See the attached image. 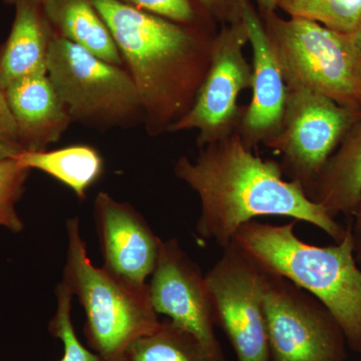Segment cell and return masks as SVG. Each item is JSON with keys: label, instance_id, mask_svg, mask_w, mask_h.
Instances as JSON below:
<instances>
[{"label": "cell", "instance_id": "6da1fadb", "mask_svg": "<svg viewBox=\"0 0 361 361\" xmlns=\"http://www.w3.org/2000/svg\"><path fill=\"white\" fill-rule=\"evenodd\" d=\"M199 148L193 161L180 157L174 173L198 195L196 229L202 238L224 248L242 226L262 216L310 223L337 243L345 236L346 230L310 200L299 183L283 179L280 164L255 155L237 130Z\"/></svg>", "mask_w": 361, "mask_h": 361}, {"label": "cell", "instance_id": "7a4b0ae2", "mask_svg": "<svg viewBox=\"0 0 361 361\" xmlns=\"http://www.w3.org/2000/svg\"><path fill=\"white\" fill-rule=\"evenodd\" d=\"M94 4L134 82L147 133L151 137L170 133L196 101L217 32L211 23H175L120 0H94Z\"/></svg>", "mask_w": 361, "mask_h": 361}, {"label": "cell", "instance_id": "3957f363", "mask_svg": "<svg viewBox=\"0 0 361 361\" xmlns=\"http://www.w3.org/2000/svg\"><path fill=\"white\" fill-rule=\"evenodd\" d=\"M295 223L274 226L250 221L232 242L263 269L320 301L341 327L348 348L361 353V269L350 227L337 245L320 247L299 238Z\"/></svg>", "mask_w": 361, "mask_h": 361}, {"label": "cell", "instance_id": "277c9868", "mask_svg": "<svg viewBox=\"0 0 361 361\" xmlns=\"http://www.w3.org/2000/svg\"><path fill=\"white\" fill-rule=\"evenodd\" d=\"M66 225L68 248L61 282L85 311L84 334L90 350L104 361H123L130 344L160 323L148 284L135 286L92 264L80 219L70 218Z\"/></svg>", "mask_w": 361, "mask_h": 361}, {"label": "cell", "instance_id": "5b68a950", "mask_svg": "<svg viewBox=\"0 0 361 361\" xmlns=\"http://www.w3.org/2000/svg\"><path fill=\"white\" fill-rule=\"evenodd\" d=\"M259 14L287 90H310L361 113V47L353 33Z\"/></svg>", "mask_w": 361, "mask_h": 361}, {"label": "cell", "instance_id": "8992f818", "mask_svg": "<svg viewBox=\"0 0 361 361\" xmlns=\"http://www.w3.org/2000/svg\"><path fill=\"white\" fill-rule=\"evenodd\" d=\"M47 73L73 122L99 130L129 129L144 123L139 94L128 71L56 33Z\"/></svg>", "mask_w": 361, "mask_h": 361}, {"label": "cell", "instance_id": "52a82bcc", "mask_svg": "<svg viewBox=\"0 0 361 361\" xmlns=\"http://www.w3.org/2000/svg\"><path fill=\"white\" fill-rule=\"evenodd\" d=\"M261 269L270 361H346L348 342L326 307L289 280Z\"/></svg>", "mask_w": 361, "mask_h": 361}, {"label": "cell", "instance_id": "ba28073f", "mask_svg": "<svg viewBox=\"0 0 361 361\" xmlns=\"http://www.w3.org/2000/svg\"><path fill=\"white\" fill-rule=\"evenodd\" d=\"M287 90L281 128L264 145L281 154L283 173L306 193L361 113L310 90Z\"/></svg>", "mask_w": 361, "mask_h": 361}, {"label": "cell", "instance_id": "9c48e42d", "mask_svg": "<svg viewBox=\"0 0 361 361\" xmlns=\"http://www.w3.org/2000/svg\"><path fill=\"white\" fill-rule=\"evenodd\" d=\"M223 249L206 274L216 324L224 330L237 360L270 361L262 269L233 242Z\"/></svg>", "mask_w": 361, "mask_h": 361}, {"label": "cell", "instance_id": "30bf717a", "mask_svg": "<svg viewBox=\"0 0 361 361\" xmlns=\"http://www.w3.org/2000/svg\"><path fill=\"white\" fill-rule=\"evenodd\" d=\"M249 42L243 20L221 25L214 37L212 56L205 80L191 110L170 133L195 130L199 147L238 129L245 108L238 106L242 90L251 89L252 66L244 54Z\"/></svg>", "mask_w": 361, "mask_h": 361}, {"label": "cell", "instance_id": "8fae6325", "mask_svg": "<svg viewBox=\"0 0 361 361\" xmlns=\"http://www.w3.org/2000/svg\"><path fill=\"white\" fill-rule=\"evenodd\" d=\"M148 291L157 314L168 316L209 350L223 353L214 330L215 311L206 275L183 250L178 240L161 243Z\"/></svg>", "mask_w": 361, "mask_h": 361}, {"label": "cell", "instance_id": "7c38bea8", "mask_svg": "<svg viewBox=\"0 0 361 361\" xmlns=\"http://www.w3.org/2000/svg\"><path fill=\"white\" fill-rule=\"evenodd\" d=\"M94 218L103 252L102 267L123 281L146 286L163 241L134 207L106 192L94 199Z\"/></svg>", "mask_w": 361, "mask_h": 361}, {"label": "cell", "instance_id": "4fadbf2b", "mask_svg": "<svg viewBox=\"0 0 361 361\" xmlns=\"http://www.w3.org/2000/svg\"><path fill=\"white\" fill-rule=\"evenodd\" d=\"M242 20L245 23L253 51L252 99L242 116L237 132L253 149L278 134L286 109L287 90L283 75L268 42L260 14L250 0H243Z\"/></svg>", "mask_w": 361, "mask_h": 361}, {"label": "cell", "instance_id": "5bb4252c", "mask_svg": "<svg viewBox=\"0 0 361 361\" xmlns=\"http://www.w3.org/2000/svg\"><path fill=\"white\" fill-rule=\"evenodd\" d=\"M4 92L23 151H45L73 123L47 73L21 78Z\"/></svg>", "mask_w": 361, "mask_h": 361}, {"label": "cell", "instance_id": "9a60e30c", "mask_svg": "<svg viewBox=\"0 0 361 361\" xmlns=\"http://www.w3.org/2000/svg\"><path fill=\"white\" fill-rule=\"evenodd\" d=\"M54 32L37 0H20L6 42L0 47V89L21 78L44 75Z\"/></svg>", "mask_w": 361, "mask_h": 361}, {"label": "cell", "instance_id": "2e32d148", "mask_svg": "<svg viewBox=\"0 0 361 361\" xmlns=\"http://www.w3.org/2000/svg\"><path fill=\"white\" fill-rule=\"evenodd\" d=\"M306 195L331 217L355 212L361 203V118L348 130L338 152L330 157Z\"/></svg>", "mask_w": 361, "mask_h": 361}, {"label": "cell", "instance_id": "e0dca14e", "mask_svg": "<svg viewBox=\"0 0 361 361\" xmlns=\"http://www.w3.org/2000/svg\"><path fill=\"white\" fill-rule=\"evenodd\" d=\"M44 11L54 33L111 65L123 61L94 0H47Z\"/></svg>", "mask_w": 361, "mask_h": 361}, {"label": "cell", "instance_id": "ac0fdd59", "mask_svg": "<svg viewBox=\"0 0 361 361\" xmlns=\"http://www.w3.org/2000/svg\"><path fill=\"white\" fill-rule=\"evenodd\" d=\"M23 167L39 170L70 188L80 200L104 170L101 153L89 145H73L52 151H23L16 156Z\"/></svg>", "mask_w": 361, "mask_h": 361}, {"label": "cell", "instance_id": "d6986e66", "mask_svg": "<svg viewBox=\"0 0 361 361\" xmlns=\"http://www.w3.org/2000/svg\"><path fill=\"white\" fill-rule=\"evenodd\" d=\"M123 361H229L224 353L209 350L193 334L170 319L160 322L126 350Z\"/></svg>", "mask_w": 361, "mask_h": 361}, {"label": "cell", "instance_id": "ffe728a7", "mask_svg": "<svg viewBox=\"0 0 361 361\" xmlns=\"http://www.w3.org/2000/svg\"><path fill=\"white\" fill-rule=\"evenodd\" d=\"M276 6L292 18L345 33L355 32L361 16V0H276Z\"/></svg>", "mask_w": 361, "mask_h": 361}, {"label": "cell", "instance_id": "44dd1931", "mask_svg": "<svg viewBox=\"0 0 361 361\" xmlns=\"http://www.w3.org/2000/svg\"><path fill=\"white\" fill-rule=\"evenodd\" d=\"M56 308L49 322V331L63 343V355L59 361H104L80 341L73 326V295L63 282L56 288Z\"/></svg>", "mask_w": 361, "mask_h": 361}, {"label": "cell", "instance_id": "7402d4cb", "mask_svg": "<svg viewBox=\"0 0 361 361\" xmlns=\"http://www.w3.org/2000/svg\"><path fill=\"white\" fill-rule=\"evenodd\" d=\"M30 169L23 167L16 157L0 161V227L18 234L25 223L16 205L25 193Z\"/></svg>", "mask_w": 361, "mask_h": 361}, {"label": "cell", "instance_id": "603a6c76", "mask_svg": "<svg viewBox=\"0 0 361 361\" xmlns=\"http://www.w3.org/2000/svg\"><path fill=\"white\" fill-rule=\"evenodd\" d=\"M146 13L184 25L215 23L195 0H120Z\"/></svg>", "mask_w": 361, "mask_h": 361}, {"label": "cell", "instance_id": "cb8c5ba5", "mask_svg": "<svg viewBox=\"0 0 361 361\" xmlns=\"http://www.w3.org/2000/svg\"><path fill=\"white\" fill-rule=\"evenodd\" d=\"M214 21L220 25H232L242 20L243 0H195Z\"/></svg>", "mask_w": 361, "mask_h": 361}, {"label": "cell", "instance_id": "d4e9b609", "mask_svg": "<svg viewBox=\"0 0 361 361\" xmlns=\"http://www.w3.org/2000/svg\"><path fill=\"white\" fill-rule=\"evenodd\" d=\"M0 144L16 145L20 147L18 127L13 114L9 110L6 92L2 89H0Z\"/></svg>", "mask_w": 361, "mask_h": 361}, {"label": "cell", "instance_id": "484cf974", "mask_svg": "<svg viewBox=\"0 0 361 361\" xmlns=\"http://www.w3.org/2000/svg\"><path fill=\"white\" fill-rule=\"evenodd\" d=\"M355 223L350 226L351 237H353V253L356 262L361 266V203L353 214Z\"/></svg>", "mask_w": 361, "mask_h": 361}, {"label": "cell", "instance_id": "4316f807", "mask_svg": "<svg viewBox=\"0 0 361 361\" xmlns=\"http://www.w3.org/2000/svg\"><path fill=\"white\" fill-rule=\"evenodd\" d=\"M23 151V149L16 145L0 144V161L13 158Z\"/></svg>", "mask_w": 361, "mask_h": 361}, {"label": "cell", "instance_id": "83f0119b", "mask_svg": "<svg viewBox=\"0 0 361 361\" xmlns=\"http://www.w3.org/2000/svg\"><path fill=\"white\" fill-rule=\"evenodd\" d=\"M256 1H257L260 13H271L277 8L276 0H256Z\"/></svg>", "mask_w": 361, "mask_h": 361}, {"label": "cell", "instance_id": "f1b7e54d", "mask_svg": "<svg viewBox=\"0 0 361 361\" xmlns=\"http://www.w3.org/2000/svg\"><path fill=\"white\" fill-rule=\"evenodd\" d=\"M353 35H355L356 42H358L361 47V16L360 21H358L357 27H356L355 32H353Z\"/></svg>", "mask_w": 361, "mask_h": 361}, {"label": "cell", "instance_id": "f546056e", "mask_svg": "<svg viewBox=\"0 0 361 361\" xmlns=\"http://www.w3.org/2000/svg\"><path fill=\"white\" fill-rule=\"evenodd\" d=\"M4 2H6V4H14L16 6V4H18L20 0H4ZM37 1L40 2V4H44L47 0H37Z\"/></svg>", "mask_w": 361, "mask_h": 361}]
</instances>
